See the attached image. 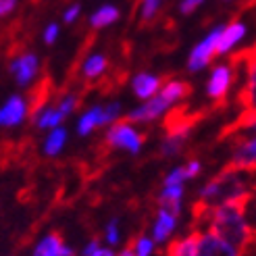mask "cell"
<instances>
[{
	"label": "cell",
	"mask_w": 256,
	"mask_h": 256,
	"mask_svg": "<svg viewBox=\"0 0 256 256\" xmlns=\"http://www.w3.org/2000/svg\"><path fill=\"white\" fill-rule=\"evenodd\" d=\"M256 188V173L240 169L236 164H225L221 173H216L210 182L200 190L198 200L208 206H219L234 198H240Z\"/></svg>",
	"instance_id": "obj_1"
},
{
	"label": "cell",
	"mask_w": 256,
	"mask_h": 256,
	"mask_svg": "<svg viewBox=\"0 0 256 256\" xmlns=\"http://www.w3.org/2000/svg\"><path fill=\"white\" fill-rule=\"evenodd\" d=\"M190 94H192V86L188 82H184V80H167V84L160 88V92L154 98H150L144 106L132 110L123 119L127 123H150V121L158 119L164 110L175 104V102L184 100Z\"/></svg>",
	"instance_id": "obj_2"
},
{
	"label": "cell",
	"mask_w": 256,
	"mask_h": 256,
	"mask_svg": "<svg viewBox=\"0 0 256 256\" xmlns=\"http://www.w3.org/2000/svg\"><path fill=\"white\" fill-rule=\"evenodd\" d=\"M146 142V134L136 132L132 123H127L125 119H119L114 125H110V130L106 132V136L100 138L98 142V158H106L110 156V152L114 148H123L132 154H138L140 148Z\"/></svg>",
	"instance_id": "obj_3"
},
{
	"label": "cell",
	"mask_w": 256,
	"mask_h": 256,
	"mask_svg": "<svg viewBox=\"0 0 256 256\" xmlns=\"http://www.w3.org/2000/svg\"><path fill=\"white\" fill-rule=\"evenodd\" d=\"M229 65L234 67L242 65L246 69V82L238 94V104L242 106V110L256 114V52H252V48L236 52L232 60H229Z\"/></svg>",
	"instance_id": "obj_4"
},
{
	"label": "cell",
	"mask_w": 256,
	"mask_h": 256,
	"mask_svg": "<svg viewBox=\"0 0 256 256\" xmlns=\"http://www.w3.org/2000/svg\"><path fill=\"white\" fill-rule=\"evenodd\" d=\"M208 110H192L190 106H173L162 119V130L167 136H182L188 138L190 132L206 117Z\"/></svg>",
	"instance_id": "obj_5"
},
{
	"label": "cell",
	"mask_w": 256,
	"mask_h": 256,
	"mask_svg": "<svg viewBox=\"0 0 256 256\" xmlns=\"http://www.w3.org/2000/svg\"><path fill=\"white\" fill-rule=\"evenodd\" d=\"M232 84H234V67L232 65H219L212 69L208 86H206V94L214 102L212 104L214 108L225 106V98H227V92H229V88H232Z\"/></svg>",
	"instance_id": "obj_6"
},
{
	"label": "cell",
	"mask_w": 256,
	"mask_h": 256,
	"mask_svg": "<svg viewBox=\"0 0 256 256\" xmlns=\"http://www.w3.org/2000/svg\"><path fill=\"white\" fill-rule=\"evenodd\" d=\"M223 28H214L204 40L192 50V54L188 58V69L192 73H196L200 69H204L212 60V56L216 54V46H219V38H221Z\"/></svg>",
	"instance_id": "obj_7"
},
{
	"label": "cell",
	"mask_w": 256,
	"mask_h": 256,
	"mask_svg": "<svg viewBox=\"0 0 256 256\" xmlns=\"http://www.w3.org/2000/svg\"><path fill=\"white\" fill-rule=\"evenodd\" d=\"M198 256H240V250L212 232L200 234Z\"/></svg>",
	"instance_id": "obj_8"
},
{
	"label": "cell",
	"mask_w": 256,
	"mask_h": 256,
	"mask_svg": "<svg viewBox=\"0 0 256 256\" xmlns=\"http://www.w3.org/2000/svg\"><path fill=\"white\" fill-rule=\"evenodd\" d=\"M8 71H10L12 78L17 80V84H19L21 88L28 86V84L36 78V73H38V58H36V54H32V52H21L19 56L10 58Z\"/></svg>",
	"instance_id": "obj_9"
},
{
	"label": "cell",
	"mask_w": 256,
	"mask_h": 256,
	"mask_svg": "<svg viewBox=\"0 0 256 256\" xmlns=\"http://www.w3.org/2000/svg\"><path fill=\"white\" fill-rule=\"evenodd\" d=\"M50 94H52V82H50L48 75H44V78L30 90V96H28V108H30V121L32 123H36V119L40 117V112L44 110Z\"/></svg>",
	"instance_id": "obj_10"
},
{
	"label": "cell",
	"mask_w": 256,
	"mask_h": 256,
	"mask_svg": "<svg viewBox=\"0 0 256 256\" xmlns=\"http://www.w3.org/2000/svg\"><path fill=\"white\" fill-rule=\"evenodd\" d=\"M34 256H75L73 248L65 246L60 232H50L40 244L36 246Z\"/></svg>",
	"instance_id": "obj_11"
},
{
	"label": "cell",
	"mask_w": 256,
	"mask_h": 256,
	"mask_svg": "<svg viewBox=\"0 0 256 256\" xmlns=\"http://www.w3.org/2000/svg\"><path fill=\"white\" fill-rule=\"evenodd\" d=\"M30 112L28 108V102H25L21 96H10L6 102H4V106L2 110H0V123H2L4 127H12V125H19L23 119H25V114Z\"/></svg>",
	"instance_id": "obj_12"
},
{
	"label": "cell",
	"mask_w": 256,
	"mask_h": 256,
	"mask_svg": "<svg viewBox=\"0 0 256 256\" xmlns=\"http://www.w3.org/2000/svg\"><path fill=\"white\" fill-rule=\"evenodd\" d=\"M202 232H190V236L175 238L169 242L164 256H198V240Z\"/></svg>",
	"instance_id": "obj_13"
},
{
	"label": "cell",
	"mask_w": 256,
	"mask_h": 256,
	"mask_svg": "<svg viewBox=\"0 0 256 256\" xmlns=\"http://www.w3.org/2000/svg\"><path fill=\"white\" fill-rule=\"evenodd\" d=\"M246 36V25L242 21H232L227 25V28H223L221 32V38H219V46H216V54H225L229 52L242 38Z\"/></svg>",
	"instance_id": "obj_14"
},
{
	"label": "cell",
	"mask_w": 256,
	"mask_h": 256,
	"mask_svg": "<svg viewBox=\"0 0 256 256\" xmlns=\"http://www.w3.org/2000/svg\"><path fill=\"white\" fill-rule=\"evenodd\" d=\"M175 225H177V214H173L171 210L160 208V206H158L156 221H154V234H152V240H154L156 244H162V242H167V240H169V236L173 234Z\"/></svg>",
	"instance_id": "obj_15"
},
{
	"label": "cell",
	"mask_w": 256,
	"mask_h": 256,
	"mask_svg": "<svg viewBox=\"0 0 256 256\" xmlns=\"http://www.w3.org/2000/svg\"><path fill=\"white\" fill-rule=\"evenodd\" d=\"M160 84H162V80L156 78V75L138 73L134 78V92H136L138 98L150 100V98L156 96V92H160Z\"/></svg>",
	"instance_id": "obj_16"
},
{
	"label": "cell",
	"mask_w": 256,
	"mask_h": 256,
	"mask_svg": "<svg viewBox=\"0 0 256 256\" xmlns=\"http://www.w3.org/2000/svg\"><path fill=\"white\" fill-rule=\"evenodd\" d=\"M106 119H104V106H94L90 108L78 123V134L80 136H90L96 127H104Z\"/></svg>",
	"instance_id": "obj_17"
},
{
	"label": "cell",
	"mask_w": 256,
	"mask_h": 256,
	"mask_svg": "<svg viewBox=\"0 0 256 256\" xmlns=\"http://www.w3.org/2000/svg\"><path fill=\"white\" fill-rule=\"evenodd\" d=\"M117 19H119V8L112 4H104L90 17V25H92V30H100V28H106V25L114 23Z\"/></svg>",
	"instance_id": "obj_18"
},
{
	"label": "cell",
	"mask_w": 256,
	"mask_h": 256,
	"mask_svg": "<svg viewBox=\"0 0 256 256\" xmlns=\"http://www.w3.org/2000/svg\"><path fill=\"white\" fill-rule=\"evenodd\" d=\"M106 67H108V58L104 54H92L90 58H86V62H84V78L88 82L98 80L100 75L106 71Z\"/></svg>",
	"instance_id": "obj_19"
},
{
	"label": "cell",
	"mask_w": 256,
	"mask_h": 256,
	"mask_svg": "<svg viewBox=\"0 0 256 256\" xmlns=\"http://www.w3.org/2000/svg\"><path fill=\"white\" fill-rule=\"evenodd\" d=\"M65 121V114H62L58 110V106H52V108H44L40 112V117L36 119L34 125H38L40 130H48V127H52V130H56V125Z\"/></svg>",
	"instance_id": "obj_20"
},
{
	"label": "cell",
	"mask_w": 256,
	"mask_h": 256,
	"mask_svg": "<svg viewBox=\"0 0 256 256\" xmlns=\"http://www.w3.org/2000/svg\"><path fill=\"white\" fill-rule=\"evenodd\" d=\"M186 146V138L182 136H164L162 144L158 148V156L160 158H167V156H175L177 152H182Z\"/></svg>",
	"instance_id": "obj_21"
},
{
	"label": "cell",
	"mask_w": 256,
	"mask_h": 256,
	"mask_svg": "<svg viewBox=\"0 0 256 256\" xmlns=\"http://www.w3.org/2000/svg\"><path fill=\"white\" fill-rule=\"evenodd\" d=\"M65 138H67V132L62 130V127H58V130H52V134L46 138L44 152H46L48 156H56L58 152L62 150V146H65Z\"/></svg>",
	"instance_id": "obj_22"
},
{
	"label": "cell",
	"mask_w": 256,
	"mask_h": 256,
	"mask_svg": "<svg viewBox=\"0 0 256 256\" xmlns=\"http://www.w3.org/2000/svg\"><path fill=\"white\" fill-rule=\"evenodd\" d=\"M160 2L162 0H142V8H140V21H142V25L150 23L152 19L156 17V12L160 8Z\"/></svg>",
	"instance_id": "obj_23"
},
{
	"label": "cell",
	"mask_w": 256,
	"mask_h": 256,
	"mask_svg": "<svg viewBox=\"0 0 256 256\" xmlns=\"http://www.w3.org/2000/svg\"><path fill=\"white\" fill-rule=\"evenodd\" d=\"M186 169L184 167H177V169H173L167 177L162 179V186H184V182H186Z\"/></svg>",
	"instance_id": "obj_24"
},
{
	"label": "cell",
	"mask_w": 256,
	"mask_h": 256,
	"mask_svg": "<svg viewBox=\"0 0 256 256\" xmlns=\"http://www.w3.org/2000/svg\"><path fill=\"white\" fill-rule=\"evenodd\" d=\"M184 169H186V177H188V179H194V177L200 175L202 164H200V160H190V162L184 164Z\"/></svg>",
	"instance_id": "obj_25"
},
{
	"label": "cell",
	"mask_w": 256,
	"mask_h": 256,
	"mask_svg": "<svg viewBox=\"0 0 256 256\" xmlns=\"http://www.w3.org/2000/svg\"><path fill=\"white\" fill-rule=\"evenodd\" d=\"M106 240H108V244H117L119 242V225L114 219L106 225Z\"/></svg>",
	"instance_id": "obj_26"
},
{
	"label": "cell",
	"mask_w": 256,
	"mask_h": 256,
	"mask_svg": "<svg viewBox=\"0 0 256 256\" xmlns=\"http://www.w3.org/2000/svg\"><path fill=\"white\" fill-rule=\"evenodd\" d=\"M204 0H182V4H179V10H182V15H190V12H194Z\"/></svg>",
	"instance_id": "obj_27"
},
{
	"label": "cell",
	"mask_w": 256,
	"mask_h": 256,
	"mask_svg": "<svg viewBox=\"0 0 256 256\" xmlns=\"http://www.w3.org/2000/svg\"><path fill=\"white\" fill-rule=\"evenodd\" d=\"M58 38V25L56 23H50L46 32H44V42L46 44H54V40Z\"/></svg>",
	"instance_id": "obj_28"
},
{
	"label": "cell",
	"mask_w": 256,
	"mask_h": 256,
	"mask_svg": "<svg viewBox=\"0 0 256 256\" xmlns=\"http://www.w3.org/2000/svg\"><path fill=\"white\" fill-rule=\"evenodd\" d=\"M15 6H17V0H0V15L2 17L10 15L15 10Z\"/></svg>",
	"instance_id": "obj_29"
},
{
	"label": "cell",
	"mask_w": 256,
	"mask_h": 256,
	"mask_svg": "<svg viewBox=\"0 0 256 256\" xmlns=\"http://www.w3.org/2000/svg\"><path fill=\"white\" fill-rule=\"evenodd\" d=\"M80 10H82V6H80V4H73V6H69V8L65 10V15H62V19H65V23H73L75 19H78Z\"/></svg>",
	"instance_id": "obj_30"
},
{
	"label": "cell",
	"mask_w": 256,
	"mask_h": 256,
	"mask_svg": "<svg viewBox=\"0 0 256 256\" xmlns=\"http://www.w3.org/2000/svg\"><path fill=\"white\" fill-rule=\"evenodd\" d=\"M92 256H114L112 254V250H106V248H100V250H96Z\"/></svg>",
	"instance_id": "obj_31"
},
{
	"label": "cell",
	"mask_w": 256,
	"mask_h": 256,
	"mask_svg": "<svg viewBox=\"0 0 256 256\" xmlns=\"http://www.w3.org/2000/svg\"><path fill=\"white\" fill-rule=\"evenodd\" d=\"M250 48H252V52H256V44H254V46H250Z\"/></svg>",
	"instance_id": "obj_32"
},
{
	"label": "cell",
	"mask_w": 256,
	"mask_h": 256,
	"mask_svg": "<svg viewBox=\"0 0 256 256\" xmlns=\"http://www.w3.org/2000/svg\"><path fill=\"white\" fill-rule=\"evenodd\" d=\"M227 2H229V0H227Z\"/></svg>",
	"instance_id": "obj_33"
}]
</instances>
